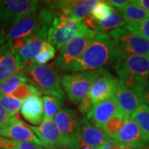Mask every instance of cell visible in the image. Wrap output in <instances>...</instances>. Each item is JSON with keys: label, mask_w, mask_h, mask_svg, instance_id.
Wrapping results in <instances>:
<instances>
[{"label": "cell", "mask_w": 149, "mask_h": 149, "mask_svg": "<svg viewBox=\"0 0 149 149\" xmlns=\"http://www.w3.org/2000/svg\"><path fill=\"white\" fill-rule=\"evenodd\" d=\"M116 54L112 40L108 33H97L78 60L72 65L69 73L105 69L114 63Z\"/></svg>", "instance_id": "cell-1"}, {"label": "cell", "mask_w": 149, "mask_h": 149, "mask_svg": "<svg viewBox=\"0 0 149 149\" xmlns=\"http://www.w3.org/2000/svg\"><path fill=\"white\" fill-rule=\"evenodd\" d=\"M119 82L133 91L143 93L149 81V58L142 56L118 57L113 63Z\"/></svg>", "instance_id": "cell-2"}, {"label": "cell", "mask_w": 149, "mask_h": 149, "mask_svg": "<svg viewBox=\"0 0 149 149\" xmlns=\"http://www.w3.org/2000/svg\"><path fill=\"white\" fill-rule=\"evenodd\" d=\"M55 13L44 3L37 11L22 17L6 30V42L13 39L31 37L43 29H49Z\"/></svg>", "instance_id": "cell-3"}, {"label": "cell", "mask_w": 149, "mask_h": 149, "mask_svg": "<svg viewBox=\"0 0 149 149\" xmlns=\"http://www.w3.org/2000/svg\"><path fill=\"white\" fill-rule=\"evenodd\" d=\"M24 71L30 82L40 94L54 96L60 100H65V96L61 84V77L52 65L33 63L24 69Z\"/></svg>", "instance_id": "cell-4"}, {"label": "cell", "mask_w": 149, "mask_h": 149, "mask_svg": "<svg viewBox=\"0 0 149 149\" xmlns=\"http://www.w3.org/2000/svg\"><path fill=\"white\" fill-rule=\"evenodd\" d=\"M114 47L116 59L129 56L149 58V41L135 35L124 27H118L108 33Z\"/></svg>", "instance_id": "cell-5"}, {"label": "cell", "mask_w": 149, "mask_h": 149, "mask_svg": "<svg viewBox=\"0 0 149 149\" xmlns=\"http://www.w3.org/2000/svg\"><path fill=\"white\" fill-rule=\"evenodd\" d=\"M58 130L60 148L80 149V123L77 112L70 108L61 109L54 118Z\"/></svg>", "instance_id": "cell-6"}, {"label": "cell", "mask_w": 149, "mask_h": 149, "mask_svg": "<svg viewBox=\"0 0 149 149\" xmlns=\"http://www.w3.org/2000/svg\"><path fill=\"white\" fill-rule=\"evenodd\" d=\"M97 33L99 32L90 30L88 27L85 28L59 50L54 65L63 72H69L72 65L85 52Z\"/></svg>", "instance_id": "cell-7"}, {"label": "cell", "mask_w": 149, "mask_h": 149, "mask_svg": "<svg viewBox=\"0 0 149 149\" xmlns=\"http://www.w3.org/2000/svg\"><path fill=\"white\" fill-rule=\"evenodd\" d=\"M101 70L63 74L61 78V84L70 100L78 105L85 96L88 95L93 81Z\"/></svg>", "instance_id": "cell-8"}, {"label": "cell", "mask_w": 149, "mask_h": 149, "mask_svg": "<svg viewBox=\"0 0 149 149\" xmlns=\"http://www.w3.org/2000/svg\"><path fill=\"white\" fill-rule=\"evenodd\" d=\"M86 27L82 21L64 18L55 13L52 23L48 30L47 42L52 44L56 50H60Z\"/></svg>", "instance_id": "cell-9"}, {"label": "cell", "mask_w": 149, "mask_h": 149, "mask_svg": "<svg viewBox=\"0 0 149 149\" xmlns=\"http://www.w3.org/2000/svg\"><path fill=\"white\" fill-rule=\"evenodd\" d=\"M40 6L41 2L34 0H0V23L11 26Z\"/></svg>", "instance_id": "cell-10"}, {"label": "cell", "mask_w": 149, "mask_h": 149, "mask_svg": "<svg viewBox=\"0 0 149 149\" xmlns=\"http://www.w3.org/2000/svg\"><path fill=\"white\" fill-rule=\"evenodd\" d=\"M80 123V149H108L115 143L106 133L95 127L85 116L79 118Z\"/></svg>", "instance_id": "cell-11"}, {"label": "cell", "mask_w": 149, "mask_h": 149, "mask_svg": "<svg viewBox=\"0 0 149 149\" xmlns=\"http://www.w3.org/2000/svg\"><path fill=\"white\" fill-rule=\"evenodd\" d=\"M119 80L112 75L106 69H102L100 73L92 83L88 95L94 104L113 98Z\"/></svg>", "instance_id": "cell-12"}, {"label": "cell", "mask_w": 149, "mask_h": 149, "mask_svg": "<svg viewBox=\"0 0 149 149\" xmlns=\"http://www.w3.org/2000/svg\"><path fill=\"white\" fill-rule=\"evenodd\" d=\"M118 111L123 116L132 118L133 113L143 103V93H139L118 83L114 95Z\"/></svg>", "instance_id": "cell-13"}, {"label": "cell", "mask_w": 149, "mask_h": 149, "mask_svg": "<svg viewBox=\"0 0 149 149\" xmlns=\"http://www.w3.org/2000/svg\"><path fill=\"white\" fill-rule=\"evenodd\" d=\"M114 142L131 149H141L149 144L138 124L132 118H128L125 120Z\"/></svg>", "instance_id": "cell-14"}, {"label": "cell", "mask_w": 149, "mask_h": 149, "mask_svg": "<svg viewBox=\"0 0 149 149\" xmlns=\"http://www.w3.org/2000/svg\"><path fill=\"white\" fill-rule=\"evenodd\" d=\"M0 136L17 142L31 143L43 147L42 143L37 138V135L33 133V131L26 123L20 119L17 114L14 116L9 124L0 132Z\"/></svg>", "instance_id": "cell-15"}, {"label": "cell", "mask_w": 149, "mask_h": 149, "mask_svg": "<svg viewBox=\"0 0 149 149\" xmlns=\"http://www.w3.org/2000/svg\"><path fill=\"white\" fill-rule=\"evenodd\" d=\"M48 30L49 29H43L33 34L29 38L27 45L16 53L17 58L23 70L33 64V61L40 52L42 44L47 41Z\"/></svg>", "instance_id": "cell-16"}, {"label": "cell", "mask_w": 149, "mask_h": 149, "mask_svg": "<svg viewBox=\"0 0 149 149\" xmlns=\"http://www.w3.org/2000/svg\"><path fill=\"white\" fill-rule=\"evenodd\" d=\"M118 112L114 99L110 98L95 104L92 109L86 114L85 117L92 124L95 125V127L100 129L105 123Z\"/></svg>", "instance_id": "cell-17"}, {"label": "cell", "mask_w": 149, "mask_h": 149, "mask_svg": "<svg viewBox=\"0 0 149 149\" xmlns=\"http://www.w3.org/2000/svg\"><path fill=\"white\" fill-rule=\"evenodd\" d=\"M47 148H60V137L53 119H44L38 126H29Z\"/></svg>", "instance_id": "cell-18"}, {"label": "cell", "mask_w": 149, "mask_h": 149, "mask_svg": "<svg viewBox=\"0 0 149 149\" xmlns=\"http://www.w3.org/2000/svg\"><path fill=\"white\" fill-rule=\"evenodd\" d=\"M22 116L32 125L38 126L43 120L42 99L39 95H31L22 102Z\"/></svg>", "instance_id": "cell-19"}, {"label": "cell", "mask_w": 149, "mask_h": 149, "mask_svg": "<svg viewBox=\"0 0 149 149\" xmlns=\"http://www.w3.org/2000/svg\"><path fill=\"white\" fill-rule=\"evenodd\" d=\"M22 70L23 67L19 63L16 54L5 44L0 50V85L12 74Z\"/></svg>", "instance_id": "cell-20"}, {"label": "cell", "mask_w": 149, "mask_h": 149, "mask_svg": "<svg viewBox=\"0 0 149 149\" xmlns=\"http://www.w3.org/2000/svg\"><path fill=\"white\" fill-rule=\"evenodd\" d=\"M125 24L136 23L143 21L149 16V13L145 11L139 6L133 3L131 1L124 6L120 10H117Z\"/></svg>", "instance_id": "cell-21"}, {"label": "cell", "mask_w": 149, "mask_h": 149, "mask_svg": "<svg viewBox=\"0 0 149 149\" xmlns=\"http://www.w3.org/2000/svg\"><path fill=\"white\" fill-rule=\"evenodd\" d=\"M27 82H30V80L27 78L24 70L17 71L16 73L12 74L0 85V95H9L11 93L16 90L18 85Z\"/></svg>", "instance_id": "cell-22"}, {"label": "cell", "mask_w": 149, "mask_h": 149, "mask_svg": "<svg viewBox=\"0 0 149 149\" xmlns=\"http://www.w3.org/2000/svg\"><path fill=\"white\" fill-rule=\"evenodd\" d=\"M132 118L138 124L145 139L149 143V108L143 103L133 113Z\"/></svg>", "instance_id": "cell-23"}, {"label": "cell", "mask_w": 149, "mask_h": 149, "mask_svg": "<svg viewBox=\"0 0 149 149\" xmlns=\"http://www.w3.org/2000/svg\"><path fill=\"white\" fill-rule=\"evenodd\" d=\"M125 22L122 19L120 14L116 9H113L112 13L104 20L98 22V30L99 33H107L113 29L118 27H123Z\"/></svg>", "instance_id": "cell-24"}, {"label": "cell", "mask_w": 149, "mask_h": 149, "mask_svg": "<svg viewBox=\"0 0 149 149\" xmlns=\"http://www.w3.org/2000/svg\"><path fill=\"white\" fill-rule=\"evenodd\" d=\"M126 119L127 118L123 116L120 112H118L102 126L100 130H102L104 133H106L110 139L114 141L117 134L119 132V130L122 128Z\"/></svg>", "instance_id": "cell-25"}, {"label": "cell", "mask_w": 149, "mask_h": 149, "mask_svg": "<svg viewBox=\"0 0 149 149\" xmlns=\"http://www.w3.org/2000/svg\"><path fill=\"white\" fill-rule=\"evenodd\" d=\"M43 120L53 119L56 114L61 110L62 102L54 96L45 95L42 98Z\"/></svg>", "instance_id": "cell-26"}, {"label": "cell", "mask_w": 149, "mask_h": 149, "mask_svg": "<svg viewBox=\"0 0 149 149\" xmlns=\"http://www.w3.org/2000/svg\"><path fill=\"white\" fill-rule=\"evenodd\" d=\"M40 95L41 94L37 88L32 85L31 82H27V83H22L18 85L16 88V90L8 96L15 98L17 100L22 101L29 96Z\"/></svg>", "instance_id": "cell-27"}, {"label": "cell", "mask_w": 149, "mask_h": 149, "mask_svg": "<svg viewBox=\"0 0 149 149\" xmlns=\"http://www.w3.org/2000/svg\"><path fill=\"white\" fill-rule=\"evenodd\" d=\"M0 149H55L47 148L31 143L17 142L0 136Z\"/></svg>", "instance_id": "cell-28"}, {"label": "cell", "mask_w": 149, "mask_h": 149, "mask_svg": "<svg viewBox=\"0 0 149 149\" xmlns=\"http://www.w3.org/2000/svg\"><path fill=\"white\" fill-rule=\"evenodd\" d=\"M56 56V49L52 44L47 41L42 44L40 52L35 57L33 63L37 65H46L52 60H53Z\"/></svg>", "instance_id": "cell-29"}, {"label": "cell", "mask_w": 149, "mask_h": 149, "mask_svg": "<svg viewBox=\"0 0 149 149\" xmlns=\"http://www.w3.org/2000/svg\"><path fill=\"white\" fill-rule=\"evenodd\" d=\"M113 9L114 8L109 5L107 1H97L96 4L91 11V15L96 21H103L111 14Z\"/></svg>", "instance_id": "cell-30"}, {"label": "cell", "mask_w": 149, "mask_h": 149, "mask_svg": "<svg viewBox=\"0 0 149 149\" xmlns=\"http://www.w3.org/2000/svg\"><path fill=\"white\" fill-rule=\"evenodd\" d=\"M123 27L133 34L149 41V16L139 22L125 24Z\"/></svg>", "instance_id": "cell-31"}, {"label": "cell", "mask_w": 149, "mask_h": 149, "mask_svg": "<svg viewBox=\"0 0 149 149\" xmlns=\"http://www.w3.org/2000/svg\"><path fill=\"white\" fill-rule=\"evenodd\" d=\"M22 102V101L10 96L0 95V106L12 116H15L18 113Z\"/></svg>", "instance_id": "cell-32"}, {"label": "cell", "mask_w": 149, "mask_h": 149, "mask_svg": "<svg viewBox=\"0 0 149 149\" xmlns=\"http://www.w3.org/2000/svg\"><path fill=\"white\" fill-rule=\"evenodd\" d=\"M93 106H94V103L92 102L90 96L87 95L80 102V104H78V109L81 113L87 114L92 109Z\"/></svg>", "instance_id": "cell-33"}, {"label": "cell", "mask_w": 149, "mask_h": 149, "mask_svg": "<svg viewBox=\"0 0 149 149\" xmlns=\"http://www.w3.org/2000/svg\"><path fill=\"white\" fill-rule=\"evenodd\" d=\"M13 118L14 116L10 115L0 106V132L3 131L12 122Z\"/></svg>", "instance_id": "cell-34"}, {"label": "cell", "mask_w": 149, "mask_h": 149, "mask_svg": "<svg viewBox=\"0 0 149 149\" xmlns=\"http://www.w3.org/2000/svg\"><path fill=\"white\" fill-rule=\"evenodd\" d=\"M110 6H113L116 8V10H120L128 3L127 0H109L107 1Z\"/></svg>", "instance_id": "cell-35"}, {"label": "cell", "mask_w": 149, "mask_h": 149, "mask_svg": "<svg viewBox=\"0 0 149 149\" xmlns=\"http://www.w3.org/2000/svg\"><path fill=\"white\" fill-rule=\"evenodd\" d=\"M6 44V28L4 25L0 23V50Z\"/></svg>", "instance_id": "cell-36"}, {"label": "cell", "mask_w": 149, "mask_h": 149, "mask_svg": "<svg viewBox=\"0 0 149 149\" xmlns=\"http://www.w3.org/2000/svg\"><path fill=\"white\" fill-rule=\"evenodd\" d=\"M131 2L149 13V0H132Z\"/></svg>", "instance_id": "cell-37"}, {"label": "cell", "mask_w": 149, "mask_h": 149, "mask_svg": "<svg viewBox=\"0 0 149 149\" xmlns=\"http://www.w3.org/2000/svg\"><path fill=\"white\" fill-rule=\"evenodd\" d=\"M143 103L149 108V81L143 92Z\"/></svg>", "instance_id": "cell-38"}, {"label": "cell", "mask_w": 149, "mask_h": 149, "mask_svg": "<svg viewBox=\"0 0 149 149\" xmlns=\"http://www.w3.org/2000/svg\"><path fill=\"white\" fill-rule=\"evenodd\" d=\"M141 149H149V144L148 145H147V146H145L144 148H143Z\"/></svg>", "instance_id": "cell-39"}, {"label": "cell", "mask_w": 149, "mask_h": 149, "mask_svg": "<svg viewBox=\"0 0 149 149\" xmlns=\"http://www.w3.org/2000/svg\"><path fill=\"white\" fill-rule=\"evenodd\" d=\"M55 149H65V148H55Z\"/></svg>", "instance_id": "cell-40"}]
</instances>
